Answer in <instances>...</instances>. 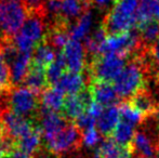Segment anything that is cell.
<instances>
[{
    "mask_svg": "<svg viewBox=\"0 0 159 158\" xmlns=\"http://www.w3.org/2000/svg\"><path fill=\"white\" fill-rule=\"evenodd\" d=\"M47 34L48 26L44 10L30 11L20 32L12 37V41L19 52L33 53L38 44L46 41Z\"/></svg>",
    "mask_w": 159,
    "mask_h": 158,
    "instance_id": "6da1fadb",
    "label": "cell"
},
{
    "mask_svg": "<svg viewBox=\"0 0 159 158\" xmlns=\"http://www.w3.org/2000/svg\"><path fill=\"white\" fill-rule=\"evenodd\" d=\"M139 0H118L105 15L102 27L107 36L127 33L136 27V11Z\"/></svg>",
    "mask_w": 159,
    "mask_h": 158,
    "instance_id": "7a4b0ae2",
    "label": "cell"
},
{
    "mask_svg": "<svg viewBox=\"0 0 159 158\" xmlns=\"http://www.w3.org/2000/svg\"><path fill=\"white\" fill-rule=\"evenodd\" d=\"M39 95L26 87H12L6 93V106L22 117L35 121L40 110Z\"/></svg>",
    "mask_w": 159,
    "mask_h": 158,
    "instance_id": "3957f363",
    "label": "cell"
},
{
    "mask_svg": "<svg viewBox=\"0 0 159 158\" xmlns=\"http://www.w3.org/2000/svg\"><path fill=\"white\" fill-rule=\"evenodd\" d=\"M28 15L30 9L22 0H0V25L4 36L16 35Z\"/></svg>",
    "mask_w": 159,
    "mask_h": 158,
    "instance_id": "277c9868",
    "label": "cell"
},
{
    "mask_svg": "<svg viewBox=\"0 0 159 158\" xmlns=\"http://www.w3.org/2000/svg\"><path fill=\"white\" fill-rule=\"evenodd\" d=\"M126 56L117 54L98 55L89 64V76L91 81H114L126 66Z\"/></svg>",
    "mask_w": 159,
    "mask_h": 158,
    "instance_id": "5b68a950",
    "label": "cell"
},
{
    "mask_svg": "<svg viewBox=\"0 0 159 158\" xmlns=\"http://www.w3.org/2000/svg\"><path fill=\"white\" fill-rule=\"evenodd\" d=\"M144 47L139 29H131L127 33L107 36L100 51V55L117 54L121 56L134 55Z\"/></svg>",
    "mask_w": 159,
    "mask_h": 158,
    "instance_id": "8992f818",
    "label": "cell"
},
{
    "mask_svg": "<svg viewBox=\"0 0 159 158\" xmlns=\"http://www.w3.org/2000/svg\"><path fill=\"white\" fill-rule=\"evenodd\" d=\"M48 151L57 155L66 154L79 150L82 145V132L75 124H68L52 139L44 142Z\"/></svg>",
    "mask_w": 159,
    "mask_h": 158,
    "instance_id": "52a82bcc",
    "label": "cell"
},
{
    "mask_svg": "<svg viewBox=\"0 0 159 158\" xmlns=\"http://www.w3.org/2000/svg\"><path fill=\"white\" fill-rule=\"evenodd\" d=\"M36 120L39 121L38 128L41 132L44 142L52 139L57 133H59L62 129H64L68 124V120L65 118L64 115L47 111L41 106H40Z\"/></svg>",
    "mask_w": 159,
    "mask_h": 158,
    "instance_id": "ba28073f",
    "label": "cell"
},
{
    "mask_svg": "<svg viewBox=\"0 0 159 158\" xmlns=\"http://www.w3.org/2000/svg\"><path fill=\"white\" fill-rule=\"evenodd\" d=\"M62 54L69 72L81 73L86 68V49L80 41L70 39L63 49Z\"/></svg>",
    "mask_w": 159,
    "mask_h": 158,
    "instance_id": "9c48e42d",
    "label": "cell"
},
{
    "mask_svg": "<svg viewBox=\"0 0 159 158\" xmlns=\"http://www.w3.org/2000/svg\"><path fill=\"white\" fill-rule=\"evenodd\" d=\"M128 102L132 107L139 111L145 118L155 116L159 106L147 87L139 90Z\"/></svg>",
    "mask_w": 159,
    "mask_h": 158,
    "instance_id": "30bf717a",
    "label": "cell"
},
{
    "mask_svg": "<svg viewBox=\"0 0 159 158\" xmlns=\"http://www.w3.org/2000/svg\"><path fill=\"white\" fill-rule=\"evenodd\" d=\"M89 90L92 94L93 101L104 107L115 105V103L119 99L116 93L115 88L111 82L91 81Z\"/></svg>",
    "mask_w": 159,
    "mask_h": 158,
    "instance_id": "8fae6325",
    "label": "cell"
},
{
    "mask_svg": "<svg viewBox=\"0 0 159 158\" xmlns=\"http://www.w3.org/2000/svg\"><path fill=\"white\" fill-rule=\"evenodd\" d=\"M32 54L33 53L20 52L13 63L9 65L12 87H17L20 84L24 82L32 65Z\"/></svg>",
    "mask_w": 159,
    "mask_h": 158,
    "instance_id": "7c38bea8",
    "label": "cell"
},
{
    "mask_svg": "<svg viewBox=\"0 0 159 158\" xmlns=\"http://www.w3.org/2000/svg\"><path fill=\"white\" fill-rule=\"evenodd\" d=\"M120 121L119 108L116 105H111L105 107L101 116L96 120V127L98 132L105 137H109L113 134L117 124Z\"/></svg>",
    "mask_w": 159,
    "mask_h": 158,
    "instance_id": "4fadbf2b",
    "label": "cell"
},
{
    "mask_svg": "<svg viewBox=\"0 0 159 158\" xmlns=\"http://www.w3.org/2000/svg\"><path fill=\"white\" fill-rule=\"evenodd\" d=\"M55 87L68 95H77L86 89V78L81 73L67 72L62 76Z\"/></svg>",
    "mask_w": 159,
    "mask_h": 158,
    "instance_id": "5bb4252c",
    "label": "cell"
},
{
    "mask_svg": "<svg viewBox=\"0 0 159 158\" xmlns=\"http://www.w3.org/2000/svg\"><path fill=\"white\" fill-rule=\"evenodd\" d=\"M157 146L144 131H136L131 144V152L135 153L139 158H152Z\"/></svg>",
    "mask_w": 159,
    "mask_h": 158,
    "instance_id": "9a60e30c",
    "label": "cell"
},
{
    "mask_svg": "<svg viewBox=\"0 0 159 158\" xmlns=\"http://www.w3.org/2000/svg\"><path fill=\"white\" fill-rule=\"evenodd\" d=\"M39 97H40V105H41L42 108L55 113H59L60 111H63V106L65 102L64 93L57 87L53 86L51 88H47Z\"/></svg>",
    "mask_w": 159,
    "mask_h": 158,
    "instance_id": "2e32d148",
    "label": "cell"
},
{
    "mask_svg": "<svg viewBox=\"0 0 159 158\" xmlns=\"http://www.w3.org/2000/svg\"><path fill=\"white\" fill-rule=\"evenodd\" d=\"M24 84H25L26 88L32 90L37 95H40L46 90L47 86H48L46 70L32 64L30 68V72H28L25 80H24Z\"/></svg>",
    "mask_w": 159,
    "mask_h": 158,
    "instance_id": "e0dca14e",
    "label": "cell"
},
{
    "mask_svg": "<svg viewBox=\"0 0 159 158\" xmlns=\"http://www.w3.org/2000/svg\"><path fill=\"white\" fill-rule=\"evenodd\" d=\"M57 53L59 52H57L48 42L44 41L38 44L34 50L32 54V64L46 70L55 60Z\"/></svg>",
    "mask_w": 159,
    "mask_h": 158,
    "instance_id": "ac0fdd59",
    "label": "cell"
},
{
    "mask_svg": "<svg viewBox=\"0 0 159 158\" xmlns=\"http://www.w3.org/2000/svg\"><path fill=\"white\" fill-rule=\"evenodd\" d=\"M134 128H135V126H133V124L124 121V120H120L119 124L116 127L115 131L111 134V139L120 147L131 150V144L133 141L134 134H135Z\"/></svg>",
    "mask_w": 159,
    "mask_h": 158,
    "instance_id": "d6986e66",
    "label": "cell"
},
{
    "mask_svg": "<svg viewBox=\"0 0 159 158\" xmlns=\"http://www.w3.org/2000/svg\"><path fill=\"white\" fill-rule=\"evenodd\" d=\"M41 132H40L39 128H38V124H36L27 134L22 137L16 142V147L34 156L41 148L40 147L41 146Z\"/></svg>",
    "mask_w": 159,
    "mask_h": 158,
    "instance_id": "ffe728a7",
    "label": "cell"
},
{
    "mask_svg": "<svg viewBox=\"0 0 159 158\" xmlns=\"http://www.w3.org/2000/svg\"><path fill=\"white\" fill-rule=\"evenodd\" d=\"M156 17L159 19V0H140L136 11V27Z\"/></svg>",
    "mask_w": 159,
    "mask_h": 158,
    "instance_id": "44dd1931",
    "label": "cell"
},
{
    "mask_svg": "<svg viewBox=\"0 0 159 158\" xmlns=\"http://www.w3.org/2000/svg\"><path fill=\"white\" fill-rule=\"evenodd\" d=\"M92 21H93V15L90 10L86 11L78 19L76 24L69 28V35H70V39L76 40V41H80V40L88 38V35L90 33V29L92 27Z\"/></svg>",
    "mask_w": 159,
    "mask_h": 158,
    "instance_id": "7402d4cb",
    "label": "cell"
},
{
    "mask_svg": "<svg viewBox=\"0 0 159 158\" xmlns=\"http://www.w3.org/2000/svg\"><path fill=\"white\" fill-rule=\"evenodd\" d=\"M98 152L102 158H132L131 150L118 146L111 138H107L101 143Z\"/></svg>",
    "mask_w": 159,
    "mask_h": 158,
    "instance_id": "603a6c76",
    "label": "cell"
},
{
    "mask_svg": "<svg viewBox=\"0 0 159 158\" xmlns=\"http://www.w3.org/2000/svg\"><path fill=\"white\" fill-rule=\"evenodd\" d=\"M142 43L146 47L152 46L159 40V21L152 20L138 26Z\"/></svg>",
    "mask_w": 159,
    "mask_h": 158,
    "instance_id": "cb8c5ba5",
    "label": "cell"
},
{
    "mask_svg": "<svg viewBox=\"0 0 159 158\" xmlns=\"http://www.w3.org/2000/svg\"><path fill=\"white\" fill-rule=\"evenodd\" d=\"M65 70H66L65 59L63 54L59 52L54 61L46 68V76L48 84L55 86L59 82V80L62 78V76L65 74Z\"/></svg>",
    "mask_w": 159,
    "mask_h": 158,
    "instance_id": "d4e9b609",
    "label": "cell"
},
{
    "mask_svg": "<svg viewBox=\"0 0 159 158\" xmlns=\"http://www.w3.org/2000/svg\"><path fill=\"white\" fill-rule=\"evenodd\" d=\"M118 108H119L120 120L127 121L133 126H138L144 121L145 117L139 111L132 107L129 104V102H122Z\"/></svg>",
    "mask_w": 159,
    "mask_h": 158,
    "instance_id": "484cf974",
    "label": "cell"
},
{
    "mask_svg": "<svg viewBox=\"0 0 159 158\" xmlns=\"http://www.w3.org/2000/svg\"><path fill=\"white\" fill-rule=\"evenodd\" d=\"M101 140V133L96 128H91L82 132V144L89 148L95 147Z\"/></svg>",
    "mask_w": 159,
    "mask_h": 158,
    "instance_id": "4316f807",
    "label": "cell"
},
{
    "mask_svg": "<svg viewBox=\"0 0 159 158\" xmlns=\"http://www.w3.org/2000/svg\"><path fill=\"white\" fill-rule=\"evenodd\" d=\"M0 87L4 90H9L12 88L10 67L6 63V61L2 59L1 55H0Z\"/></svg>",
    "mask_w": 159,
    "mask_h": 158,
    "instance_id": "83f0119b",
    "label": "cell"
},
{
    "mask_svg": "<svg viewBox=\"0 0 159 158\" xmlns=\"http://www.w3.org/2000/svg\"><path fill=\"white\" fill-rule=\"evenodd\" d=\"M74 124H76V127H77L81 132H84V131L88 130V129L95 128L96 119L94 117L91 116L90 114H88L87 112H84L81 116H79L74 121Z\"/></svg>",
    "mask_w": 159,
    "mask_h": 158,
    "instance_id": "f1b7e54d",
    "label": "cell"
},
{
    "mask_svg": "<svg viewBox=\"0 0 159 158\" xmlns=\"http://www.w3.org/2000/svg\"><path fill=\"white\" fill-rule=\"evenodd\" d=\"M22 1L27 6V8L30 9V11L42 10L46 0H22Z\"/></svg>",
    "mask_w": 159,
    "mask_h": 158,
    "instance_id": "f546056e",
    "label": "cell"
},
{
    "mask_svg": "<svg viewBox=\"0 0 159 158\" xmlns=\"http://www.w3.org/2000/svg\"><path fill=\"white\" fill-rule=\"evenodd\" d=\"M115 1L116 0H90V2L93 6H95L96 8L102 11L107 10V9H109L111 6L114 7Z\"/></svg>",
    "mask_w": 159,
    "mask_h": 158,
    "instance_id": "4dcf8cb0",
    "label": "cell"
},
{
    "mask_svg": "<svg viewBox=\"0 0 159 158\" xmlns=\"http://www.w3.org/2000/svg\"><path fill=\"white\" fill-rule=\"evenodd\" d=\"M4 158H33V156L27 154V153L23 152V151L20 150V148L15 147V148H13L12 151H10V152L4 156Z\"/></svg>",
    "mask_w": 159,
    "mask_h": 158,
    "instance_id": "1f68e13d",
    "label": "cell"
},
{
    "mask_svg": "<svg viewBox=\"0 0 159 158\" xmlns=\"http://www.w3.org/2000/svg\"><path fill=\"white\" fill-rule=\"evenodd\" d=\"M7 91H8V90H4V89H2L1 87H0V106L6 105V102H4V100H6Z\"/></svg>",
    "mask_w": 159,
    "mask_h": 158,
    "instance_id": "d6a6232c",
    "label": "cell"
},
{
    "mask_svg": "<svg viewBox=\"0 0 159 158\" xmlns=\"http://www.w3.org/2000/svg\"><path fill=\"white\" fill-rule=\"evenodd\" d=\"M4 39H6V36H0V52H1V49H2V46H3V42H4Z\"/></svg>",
    "mask_w": 159,
    "mask_h": 158,
    "instance_id": "836d02e7",
    "label": "cell"
},
{
    "mask_svg": "<svg viewBox=\"0 0 159 158\" xmlns=\"http://www.w3.org/2000/svg\"><path fill=\"white\" fill-rule=\"evenodd\" d=\"M156 118H157V122H158V126H159V106H158V110H157V113H156Z\"/></svg>",
    "mask_w": 159,
    "mask_h": 158,
    "instance_id": "e575fe53",
    "label": "cell"
},
{
    "mask_svg": "<svg viewBox=\"0 0 159 158\" xmlns=\"http://www.w3.org/2000/svg\"><path fill=\"white\" fill-rule=\"evenodd\" d=\"M156 153H157V158H159V141L157 143V147H156Z\"/></svg>",
    "mask_w": 159,
    "mask_h": 158,
    "instance_id": "d590c367",
    "label": "cell"
},
{
    "mask_svg": "<svg viewBox=\"0 0 159 158\" xmlns=\"http://www.w3.org/2000/svg\"><path fill=\"white\" fill-rule=\"evenodd\" d=\"M4 156H6V155H4V153L0 150V158H4Z\"/></svg>",
    "mask_w": 159,
    "mask_h": 158,
    "instance_id": "8d00e7d4",
    "label": "cell"
},
{
    "mask_svg": "<svg viewBox=\"0 0 159 158\" xmlns=\"http://www.w3.org/2000/svg\"><path fill=\"white\" fill-rule=\"evenodd\" d=\"M0 142H1V133H0Z\"/></svg>",
    "mask_w": 159,
    "mask_h": 158,
    "instance_id": "74e56055",
    "label": "cell"
},
{
    "mask_svg": "<svg viewBox=\"0 0 159 158\" xmlns=\"http://www.w3.org/2000/svg\"><path fill=\"white\" fill-rule=\"evenodd\" d=\"M152 158H156V157H152Z\"/></svg>",
    "mask_w": 159,
    "mask_h": 158,
    "instance_id": "f35d334b",
    "label": "cell"
},
{
    "mask_svg": "<svg viewBox=\"0 0 159 158\" xmlns=\"http://www.w3.org/2000/svg\"><path fill=\"white\" fill-rule=\"evenodd\" d=\"M116 1H118V0H116Z\"/></svg>",
    "mask_w": 159,
    "mask_h": 158,
    "instance_id": "ab89813d",
    "label": "cell"
},
{
    "mask_svg": "<svg viewBox=\"0 0 159 158\" xmlns=\"http://www.w3.org/2000/svg\"><path fill=\"white\" fill-rule=\"evenodd\" d=\"M158 20H159V19H158Z\"/></svg>",
    "mask_w": 159,
    "mask_h": 158,
    "instance_id": "60d3db41",
    "label": "cell"
}]
</instances>
